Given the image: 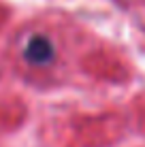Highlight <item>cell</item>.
Instances as JSON below:
<instances>
[{
  "mask_svg": "<svg viewBox=\"0 0 145 147\" xmlns=\"http://www.w3.org/2000/svg\"><path fill=\"white\" fill-rule=\"evenodd\" d=\"M24 58H26L30 64H38V66L51 62V58H53L51 40H49L47 36L34 34V36L26 43V47H24Z\"/></svg>",
  "mask_w": 145,
  "mask_h": 147,
  "instance_id": "1",
  "label": "cell"
}]
</instances>
